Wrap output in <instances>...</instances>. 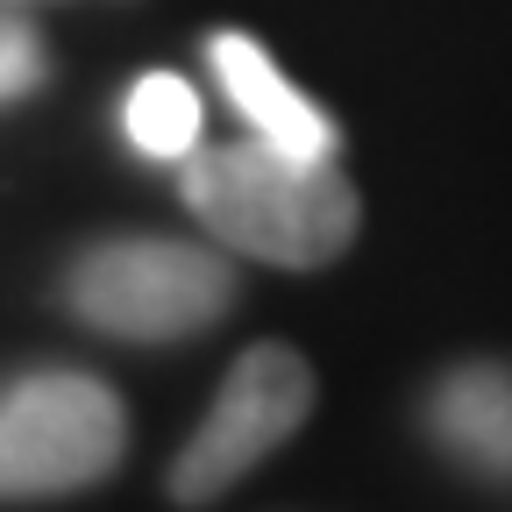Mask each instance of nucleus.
Wrapping results in <instances>:
<instances>
[{"label": "nucleus", "mask_w": 512, "mask_h": 512, "mask_svg": "<svg viewBox=\"0 0 512 512\" xmlns=\"http://www.w3.org/2000/svg\"><path fill=\"white\" fill-rule=\"evenodd\" d=\"M185 207L221 249L264 256L278 271H320L356 242L363 200L335 157H292L278 143H214L178 164Z\"/></svg>", "instance_id": "nucleus-1"}, {"label": "nucleus", "mask_w": 512, "mask_h": 512, "mask_svg": "<svg viewBox=\"0 0 512 512\" xmlns=\"http://www.w3.org/2000/svg\"><path fill=\"white\" fill-rule=\"evenodd\" d=\"M64 306L114 342H185L235 306V264L178 235H107L72 256Z\"/></svg>", "instance_id": "nucleus-2"}, {"label": "nucleus", "mask_w": 512, "mask_h": 512, "mask_svg": "<svg viewBox=\"0 0 512 512\" xmlns=\"http://www.w3.org/2000/svg\"><path fill=\"white\" fill-rule=\"evenodd\" d=\"M128 448V406L86 370H36L0 399V498L100 484Z\"/></svg>", "instance_id": "nucleus-3"}, {"label": "nucleus", "mask_w": 512, "mask_h": 512, "mask_svg": "<svg viewBox=\"0 0 512 512\" xmlns=\"http://www.w3.org/2000/svg\"><path fill=\"white\" fill-rule=\"evenodd\" d=\"M320 399V377L313 363L292 349V342H256L228 363L221 377V399L207 406V420L192 427V441L178 448L171 463V498L178 505H214L228 498L264 456H278V448L306 427Z\"/></svg>", "instance_id": "nucleus-4"}, {"label": "nucleus", "mask_w": 512, "mask_h": 512, "mask_svg": "<svg viewBox=\"0 0 512 512\" xmlns=\"http://www.w3.org/2000/svg\"><path fill=\"white\" fill-rule=\"evenodd\" d=\"M207 57H214V72H221L228 100L242 107V121H249L264 143H278V150H292V157H335V121L278 72L271 50L256 43V36L221 29V36L207 43Z\"/></svg>", "instance_id": "nucleus-5"}, {"label": "nucleus", "mask_w": 512, "mask_h": 512, "mask_svg": "<svg viewBox=\"0 0 512 512\" xmlns=\"http://www.w3.org/2000/svg\"><path fill=\"white\" fill-rule=\"evenodd\" d=\"M434 441L477 477H512V370L505 363H456L427 392Z\"/></svg>", "instance_id": "nucleus-6"}, {"label": "nucleus", "mask_w": 512, "mask_h": 512, "mask_svg": "<svg viewBox=\"0 0 512 512\" xmlns=\"http://www.w3.org/2000/svg\"><path fill=\"white\" fill-rule=\"evenodd\" d=\"M128 143H136L143 157H171L185 164L192 150H200V93H192L178 72H150L128 86Z\"/></svg>", "instance_id": "nucleus-7"}, {"label": "nucleus", "mask_w": 512, "mask_h": 512, "mask_svg": "<svg viewBox=\"0 0 512 512\" xmlns=\"http://www.w3.org/2000/svg\"><path fill=\"white\" fill-rule=\"evenodd\" d=\"M43 72H50L43 36H36L22 15H8V8H0V107H8V100H22V93H36V86H43Z\"/></svg>", "instance_id": "nucleus-8"}, {"label": "nucleus", "mask_w": 512, "mask_h": 512, "mask_svg": "<svg viewBox=\"0 0 512 512\" xmlns=\"http://www.w3.org/2000/svg\"><path fill=\"white\" fill-rule=\"evenodd\" d=\"M0 8H22V0H0Z\"/></svg>", "instance_id": "nucleus-9"}]
</instances>
